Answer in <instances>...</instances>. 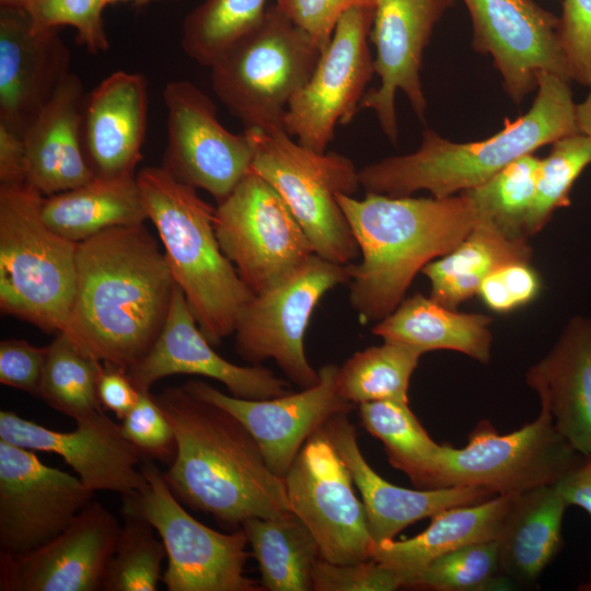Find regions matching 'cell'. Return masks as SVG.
Returning <instances> with one entry per match:
<instances>
[{"instance_id": "obj_52", "label": "cell", "mask_w": 591, "mask_h": 591, "mask_svg": "<svg viewBox=\"0 0 591 591\" xmlns=\"http://www.w3.org/2000/svg\"><path fill=\"white\" fill-rule=\"evenodd\" d=\"M578 131L591 139V89L583 102L576 104Z\"/></svg>"}, {"instance_id": "obj_44", "label": "cell", "mask_w": 591, "mask_h": 591, "mask_svg": "<svg viewBox=\"0 0 591 591\" xmlns=\"http://www.w3.org/2000/svg\"><path fill=\"white\" fill-rule=\"evenodd\" d=\"M399 587L397 573L373 558L336 564L320 557L312 570L314 591H394Z\"/></svg>"}, {"instance_id": "obj_3", "label": "cell", "mask_w": 591, "mask_h": 591, "mask_svg": "<svg viewBox=\"0 0 591 591\" xmlns=\"http://www.w3.org/2000/svg\"><path fill=\"white\" fill-rule=\"evenodd\" d=\"M360 255L347 265L349 302L362 323L391 314L417 273L451 252L472 230L476 216L462 193L444 198L339 194Z\"/></svg>"}, {"instance_id": "obj_46", "label": "cell", "mask_w": 591, "mask_h": 591, "mask_svg": "<svg viewBox=\"0 0 591 591\" xmlns=\"http://www.w3.org/2000/svg\"><path fill=\"white\" fill-rule=\"evenodd\" d=\"M540 290V277L530 263H514L485 278L477 294L491 311L508 313L532 302Z\"/></svg>"}, {"instance_id": "obj_51", "label": "cell", "mask_w": 591, "mask_h": 591, "mask_svg": "<svg viewBox=\"0 0 591 591\" xmlns=\"http://www.w3.org/2000/svg\"><path fill=\"white\" fill-rule=\"evenodd\" d=\"M568 506H578L591 517V455L556 484Z\"/></svg>"}, {"instance_id": "obj_50", "label": "cell", "mask_w": 591, "mask_h": 591, "mask_svg": "<svg viewBox=\"0 0 591 591\" xmlns=\"http://www.w3.org/2000/svg\"><path fill=\"white\" fill-rule=\"evenodd\" d=\"M26 183L23 137L0 124V185Z\"/></svg>"}, {"instance_id": "obj_13", "label": "cell", "mask_w": 591, "mask_h": 591, "mask_svg": "<svg viewBox=\"0 0 591 591\" xmlns=\"http://www.w3.org/2000/svg\"><path fill=\"white\" fill-rule=\"evenodd\" d=\"M289 509L314 536L322 558L336 564L372 558V538L352 476L323 428L303 444L283 476Z\"/></svg>"}, {"instance_id": "obj_39", "label": "cell", "mask_w": 591, "mask_h": 591, "mask_svg": "<svg viewBox=\"0 0 591 591\" xmlns=\"http://www.w3.org/2000/svg\"><path fill=\"white\" fill-rule=\"evenodd\" d=\"M123 520L103 591H155L165 546L153 525L126 503Z\"/></svg>"}, {"instance_id": "obj_33", "label": "cell", "mask_w": 591, "mask_h": 591, "mask_svg": "<svg viewBox=\"0 0 591 591\" xmlns=\"http://www.w3.org/2000/svg\"><path fill=\"white\" fill-rule=\"evenodd\" d=\"M252 547L263 589L312 590V570L321 557L308 526L291 511L268 518H251L241 526Z\"/></svg>"}, {"instance_id": "obj_43", "label": "cell", "mask_w": 591, "mask_h": 591, "mask_svg": "<svg viewBox=\"0 0 591 591\" xmlns=\"http://www.w3.org/2000/svg\"><path fill=\"white\" fill-rule=\"evenodd\" d=\"M139 399L121 420L125 438L143 459L170 465L176 454L174 429L150 391L139 392Z\"/></svg>"}, {"instance_id": "obj_23", "label": "cell", "mask_w": 591, "mask_h": 591, "mask_svg": "<svg viewBox=\"0 0 591 591\" xmlns=\"http://www.w3.org/2000/svg\"><path fill=\"white\" fill-rule=\"evenodd\" d=\"M57 28L36 31L24 8L0 5V124L23 137L70 73Z\"/></svg>"}, {"instance_id": "obj_15", "label": "cell", "mask_w": 591, "mask_h": 591, "mask_svg": "<svg viewBox=\"0 0 591 591\" xmlns=\"http://www.w3.org/2000/svg\"><path fill=\"white\" fill-rule=\"evenodd\" d=\"M167 111V146L162 166L177 179L222 201L251 171L254 147L247 132L232 134L219 121L217 106L194 83L169 82L162 92Z\"/></svg>"}, {"instance_id": "obj_32", "label": "cell", "mask_w": 591, "mask_h": 591, "mask_svg": "<svg viewBox=\"0 0 591 591\" xmlns=\"http://www.w3.org/2000/svg\"><path fill=\"white\" fill-rule=\"evenodd\" d=\"M532 252L528 237H509L491 222L476 219L451 252L427 264L421 273L430 281V298L455 310L477 294L485 278L507 265L530 263Z\"/></svg>"}, {"instance_id": "obj_24", "label": "cell", "mask_w": 591, "mask_h": 591, "mask_svg": "<svg viewBox=\"0 0 591 591\" xmlns=\"http://www.w3.org/2000/svg\"><path fill=\"white\" fill-rule=\"evenodd\" d=\"M347 415L331 417L322 428L348 467L361 495L375 545L394 540L410 524L445 509L482 502L497 496L482 487L409 489L387 482L364 459L356 428Z\"/></svg>"}, {"instance_id": "obj_4", "label": "cell", "mask_w": 591, "mask_h": 591, "mask_svg": "<svg viewBox=\"0 0 591 591\" xmlns=\"http://www.w3.org/2000/svg\"><path fill=\"white\" fill-rule=\"evenodd\" d=\"M536 97L514 121L475 142H452L425 129L415 152L389 157L359 170L367 193L394 197L428 190L436 198L476 187L518 158L578 131L570 81L548 72L538 77Z\"/></svg>"}, {"instance_id": "obj_14", "label": "cell", "mask_w": 591, "mask_h": 591, "mask_svg": "<svg viewBox=\"0 0 591 591\" xmlns=\"http://www.w3.org/2000/svg\"><path fill=\"white\" fill-rule=\"evenodd\" d=\"M373 7L347 10L308 82L290 101L283 129L301 146L325 152L338 125L359 111L366 86L374 74L369 35Z\"/></svg>"}, {"instance_id": "obj_41", "label": "cell", "mask_w": 591, "mask_h": 591, "mask_svg": "<svg viewBox=\"0 0 591 591\" xmlns=\"http://www.w3.org/2000/svg\"><path fill=\"white\" fill-rule=\"evenodd\" d=\"M410 587L437 591L512 589L503 576L495 540L468 544L430 563Z\"/></svg>"}, {"instance_id": "obj_36", "label": "cell", "mask_w": 591, "mask_h": 591, "mask_svg": "<svg viewBox=\"0 0 591 591\" xmlns=\"http://www.w3.org/2000/svg\"><path fill=\"white\" fill-rule=\"evenodd\" d=\"M47 348L38 396L76 421L103 412L97 394L103 362L82 351L62 332Z\"/></svg>"}, {"instance_id": "obj_45", "label": "cell", "mask_w": 591, "mask_h": 591, "mask_svg": "<svg viewBox=\"0 0 591 591\" xmlns=\"http://www.w3.org/2000/svg\"><path fill=\"white\" fill-rule=\"evenodd\" d=\"M558 37L571 81L591 88V0H564Z\"/></svg>"}, {"instance_id": "obj_6", "label": "cell", "mask_w": 591, "mask_h": 591, "mask_svg": "<svg viewBox=\"0 0 591 591\" xmlns=\"http://www.w3.org/2000/svg\"><path fill=\"white\" fill-rule=\"evenodd\" d=\"M44 196L30 185H0V309L47 333L68 320L78 243L42 216Z\"/></svg>"}, {"instance_id": "obj_12", "label": "cell", "mask_w": 591, "mask_h": 591, "mask_svg": "<svg viewBox=\"0 0 591 591\" xmlns=\"http://www.w3.org/2000/svg\"><path fill=\"white\" fill-rule=\"evenodd\" d=\"M346 266L313 254L289 278L254 294L236 321L239 356L252 364L273 359L296 385L301 389L315 385L320 375L305 355L306 327L325 293L349 281Z\"/></svg>"}, {"instance_id": "obj_21", "label": "cell", "mask_w": 591, "mask_h": 591, "mask_svg": "<svg viewBox=\"0 0 591 591\" xmlns=\"http://www.w3.org/2000/svg\"><path fill=\"white\" fill-rule=\"evenodd\" d=\"M69 432L56 431L13 412H0V439L61 456L92 491L105 490L130 497L148 485L140 452L124 436L121 425L104 410L76 421Z\"/></svg>"}, {"instance_id": "obj_18", "label": "cell", "mask_w": 591, "mask_h": 591, "mask_svg": "<svg viewBox=\"0 0 591 591\" xmlns=\"http://www.w3.org/2000/svg\"><path fill=\"white\" fill-rule=\"evenodd\" d=\"M453 0H374L369 39L375 47L374 73L380 85L367 91L360 109L374 112L385 136L398 137L395 95L401 90L413 111L425 120L427 101L420 69L433 27Z\"/></svg>"}, {"instance_id": "obj_22", "label": "cell", "mask_w": 591, "mask_h": 591, "mask_svg": "<svg viewBox=\"0 0 591 591\" xmlns=\"http://www.w3.org/2000/svg\"><path fill=\"white\" fill-rule=\"evenodd\" d=\"M200 331L184 293L175 283L164 326L150 350L127 374L139 392L175 374L200 375L224 384L232 396L266 399L291 392L288 383L259 364H234L212 348Z\"/></svg>"}, {"instance_id": "obj_25", "label": "cell", "mask_w": 591, "mask_h": 591, "mask_svg": "<svg viewBox=\"0 0 591 591\" xmlns=\"http://www.w3.org/2000/svg\"><path fill=\"white\" fill-rule=\"evenodd\" d=\"M147 120L148 82L141 73L115 71L86 93L82 147L95 176L136 175Z\"/></svg>"}, {"instance_id": "obj_16", "label": "cell", "mask_w": 591, "mask_h": 591, "mask_svg": "<svg viewBox=\"0 0 591 591\" xmlns=\"http://www.w3.org/2000/svg\"><path fill=\"white\" fill-rule=\"evenodd\" d=\"M78 476L44 464L0 439V553L22 555L46 544L93 498Z\"/></svg>"}, {"instance_id": "obj_34", "label": "cell", "mask_w": 591, "mask_h": 591, "mask_svg": "<svg viewBox=\"0 0 591 591\" xmlns=\"http://www.w3.org/2000/svg\"><path fill=\"white\" fill-rule=\"evenodd\" d=\"M362 426L379 439L391 465L419 489H432L441 444L429 436L408 404L376 401L359 405Z\"/></svg>"}, {"instance_id": "obj_42", "label": "cell", "mask_w": 591, "mask_h": 591, "mask_svg": "<svg viewBox=\"0 0 591 591\" xmlns=\"http://www.w3.org/2000/svg\"><path fill=\"white\" fill-rule=\"evenodd\" d=\"M105 0H28L23 7L36 31L69 25L77 43L91 54L106 51L109 42L103 22Z\"/></svg>"}, {"instance_id": "obj_7", "label": "cell", "mask_w": 591, "mask_h": 591, "mask_svg": "<svg viewBox=\"0 0 591 591\" xmlns=\"http://www.w3.org/2000/svg\"><path fill=\"white\" fill-rule=\"evenodd\" d=\"M254 157L251 171L268 182L286 202L314 253L349 265L359 248L337 196H354L360 185L359 170L337 152L310 150L280 127L245 129Z\"/></svg>"}, {"instance_id": "obj_37", "label": "cell", "mask_w": 591, "mask_h": 591, "mask_svg": "<svg viewBox=\"0 0 591 591\" xmlns=\"http://www.w3.org/2000/svg\"><path fill=\"white\" fill-rule=\"evenodd\" d=\"M267 0H204L183 23L182 48L194 61L211 68L266 13Z\"/></svg>"}, {"instance_id": "obj_35", "label": "cell", "mask_w": 591, "mask_h": 591, "mask_svg": "<svg viewBox=\"0 0 591 591\" xmlns=\"http://www.w3.org/2000/svg\"><path fill=\"white\" fill-rule=\"evenodd\" d=\"M421 352L386 341L355 352L336 374L338 394L351 404L376 401L409 403L408 389Z\"/></svg>"}, {"instance_id": "obj_54", "label": "cell", "mask_w": 591, "mask_h": 591, "mask_svg": "<svg viewBox=\"0 0 591 591\" xmlns=\"http://www.w3.org/2000/svg\"><path fill=\"white\" fill-rule=\"evenodd\" d=\"M28 0H0V5H11L23 8Z\"/></svg>"}, {"instance_id": "obj_30", "label": "cell", "mask_w": 591, "mask_h": 591, "mask_svg": "<svg viewBox=\"0 0 591 591\" xmlns=\"http://www.w3.org/2000/svg\"><path fill=\"white\" fill-rule=\"evenodd\" d=\"M491 321L485 314L456 312L417 292L376 322L372 333L421 354L453 350L487 364L491 358Z\"/></svg>"}, {"instance_id": "obj_17", "label": "cell", "mask_w": 591, "mask_h": 591, "mask_svg": "<svg viewBox=\"0 0 591 591\" xmlns=\"http://www.w3.org/2000/svg\"><path fill=\"white\" fill-rule=\"evenodd\" d=\"M472 19L473 48L493 57L515 104L537 89L543 72L571 82L557 18L534 0H463Z\"/></svg>"}, {"instance_id": "obj_53", "label": "cell", "mask_w": 591, "mask_h": 591, "mask_svg": "<svg viewBox=\"0 0 591 591\" xmlns=\"http://www.w3.org/2000/svg\"><path fill=\"white\" fill-rule=\"evenodd\" d=\"M105 1H106L107 5L108 4H114V3H117V2H131L137 7H141V5H146L149 2L155 1V0H105Z\"/></svg>"}, {"instance_id": "obj_9", "label": "cell", "mask_w": 591, "mask_h": 591, "mask_svg": "<svg viewBox=\"0 0 591 591\" xmlns=\"http://www.w3.org/2000/svg\"><path fill=\"white\" fill-rule=\"evenodd\" d=\"M583 456L557 431L547 406L510 433H499L483 419L463 448L441 444L432 489L453 486L486 488L497 496L518 495L556 485Z\"/></svg>"}, {"instance_id": "obj_2", "label": "cell", "mask_w": 591, "mask_h": 591, "mask_svg": "<svg viewBox=\"0 0 591 591\" xmlns=\"http://www.w3.org/2000/svg\"><path fill=\"white\" fill-rule=\"evenodd\" d=\"M155 399L176 437V454L163 476L178 501L230 530L290 511L283 478L271 472L235 416L184 385Z\"/></svg>"}, {"instance_id": "obj_11", "label": "cell", "mask_w": 591, "mask_h": 591, "mask_svg": "<svg viewBox=\"0 0 591 591\" xmlns=\"http://www.w3.org/2000/svg\"><path fill=\"white\" fill-rule=\"evenodd\" d=\"M215 231L221 251L254 294L279 285L315 254L280 195L253 171L218 202Z\"/></svg>"}, {"instance_id": "obj_20", "label": "cell", "mask_w": 591, "mask_h": 591, "mask_svg": "<svg viewBox=\"0 0 591 591\" xmlns=\"http://www.w3.org/2000/svg\"><path fill=\"white\" fill-rule=\"evenodd\" d=\"M120 524L91 501L59 535L22 555L0 553L1 591H103Z\"/></svg>"}, {"instance_id": "obj_38", "label": "cell", "mask_w": 591, "mask_h": 591, "mask_svg": "<svg viewBox=\"0 0 591 591\" xmlns=\"http://www.w3.org/2000/svg\"><path fill=\"white\" fill-rule=\"evenodd\" d=\"M541 159L522 155L485 183L461 192L476 219L495 224L509 237H528L525 222L533 205Z\"/></svg>"}, {"instance_id": "obj_28", "label": "cell", "mask_w": 591, "mask_h": 591, "mask_svg": "<svg viewBox=\"0 0 591 591\" xmlns=\"http://www.w3.org/2000/svg\"><path fill=\"white\" fill-rule=\"evenodd\" d=\"M567 507L556 485L513 496L495 541L501 571L514 587L534 586L561 549Z\"/></svg>"}, {"instance_id": "obj_19", "label": "cell", "mask_w": 591, "mask_h": 591, "mask_svg": "<svg viewBox=\"0 0 591 591\" xmlns=\"http://www.w3.org/2000/svg\"><path fill=\"white\" fill-rule=\"evenodd\" d=\"M337 370L336 364H325L317 370L315 385L266 399L239 398L199 380H189L184 387L235 416L254 437L271 472L283 478L305 441L331 417L354 407L338 394Z\"/></svg>"}, {"instance_id": "obj_10", "label": "cell", "mask_w": 591, "mask_h": 591, "mask_svg": "<svg viewBox=\"0 0 591 591\" xmlns=\"http://www.w3.org/2000/svg\"><path fill=\"white\" fill-rule=\"evenodd\" d=\"M148 485L138 495L123 497L144 517L161 537L167 558L162 582L169 591H260L245 575L251 557L242 528L218 532L193 518L170 489L153 460L143 459Z\"/></svg>"}, {"instance_id": "obj_31", "label": "cell", "mask_w": 591, "mask_h": 591, "mask_svg": "<svg viewBox=\"0 0 591 591\" xmlns=\"http://www.w3.org/2000/svg\"><path fill=\"white\" fill-rule=\"evenodd\" d=\"M42 216L53 230L77 243L148 219L136 175L94 176L83 185L44 197Z\"/></svg>"}, {"instance_id": "obj_27", "label": "cell", "mask_w": 591, "mask_h": 591, "mask_svg": "<svg viewBox=\"0 0 591 591\" xmlns=\"http://www.w3.org/2000/svg\"><path fill=\"white\" fill-rule=\"evenodd\" d=\"M525 381L557 431L579 454L591 455V317H572Z\"/></svg>"}, {"instance_id": "obj_47", "label": "cell", "mask_w": 591, "mask_h": 591, "mask_svg": "<svg viewBox=\"0 0 591 591\" xmlns=\"http://www.w3.org/2000/svg\"><path fill=\"white\" fill-rule=\"evenodd\" d=\"M276 5L324 50L344 13L354 7H374V0H277Z\"/></svg>"}, {"instance_id": "obj_8", "label": "cell", "mask_w": 591, "mask_h": 591, "mask_svg": "<svg viewBox=\"0 0 591 591\" xmlns=\"http://www.w3.org/2000/svg\"><path fill=\"white\" fill-rule=\"evenodd\" d=\"M321 47L275 4L210 68L215 94L245 127L283 128L287 107L310 79Z\"/></svg>"}, {"instance_id": "obj_48", "label": "cell", "mask_w": 591, "mask_h": 591, "mask_svg": "<svg viewBox=\"0 0 591 591\" xmlns=\"http://www.w3.org/2000/svg\"><path fill=\"white\" fill-rule=\"evenodd\" d=\"M47 349L24 339L1 340L0 383L38 395Z\"/></svg>"}, {"instance_id": "obj_1", "label": "cell", "mask_w": 591, "mask_h": 591, "mask_svg": "<svg viewBox=\"0 0 591 591\" xmlns=\"http://www.w3.org/2000/svg\"><path fill=\"white\" fill-rule=\"evenodd\" d=\"M174 286L143 223L104 230L78 243L76 291L61 332L92 358L128 370L160 335Z\"/></svg>"}, {"instance_id": "obj_5", "label": "cell", "mask_w": 591, "mask_h": 591, "mask_svg": "<svg viewBox=\"0 0 591 591\" xmlns=\"http://www.w3.org/2000/svg\"><path fill=\"white\" fill-rule=\"evenodd\" d=\"M136 178L174 282L202 334L219 345L234 333L239 314L254 293L221 251L216 208L163 166L144 167Z\"/></svg>"}, {"instance_id": "obj_26", "label": "cell", "mask_w": 591, "mask_h": 591, "mask_svg": "<svg viewBox=\"0 0 591 591\" xmlns=\"http://www.w3.org/2000/svg\"><path fill=\"white\" fill-rule=\"evenodd\" d=\"M86 93L70 72L23 135L26 184L43 196L83 185L95 175L82 147Z\"/></svg>"}, {"instance_id": "obj_49", "label": "cell", "mask_w": 591, "mask_h": 591, "mask_svg": "<svg viewBox=\"0 0 591 591\" xmlns=\"http://www.w3.org/2000/svg\"><path fill=\"white\" fill-rule=\"evenodd\" d=\"M97 394L103 407L123 420L137 404L140 393L128 376L126 369L103 363Z\"/></svg>"}, {"instance_id": "obj_29", "label": "cell", "mask_w": 591, "mask_h": 591, "mask_svg": "<svg viewBox=\"0 0 591 591\" xmlns=\"http://www.w3.org/2000/svg\"><path fill=\"white\" fill-rule=\"evenodd\" d=\"M514 495L445 509L431 517L430 525L407 540L376 544L372 558L394 570L403 587L433 560L476 542L496 540Z\"/></svg>"}, {"instance_id": "obj_40", "label": "cell", "mask_w": 591, "mask_h": 591, "mask_svg": "<svg viewBox=\"0 0 591 591\" xmlns=\"http://www.w3.org/2000/svg\"><path fill=\"white\" fill-rule=\"evenodd\" d=\"M591 164V139L576 132L552 143L541 160L535 196L525 222V235L538 233L557 209L570 205V192L583 170Z\"/></svg>"}]
</instances>
